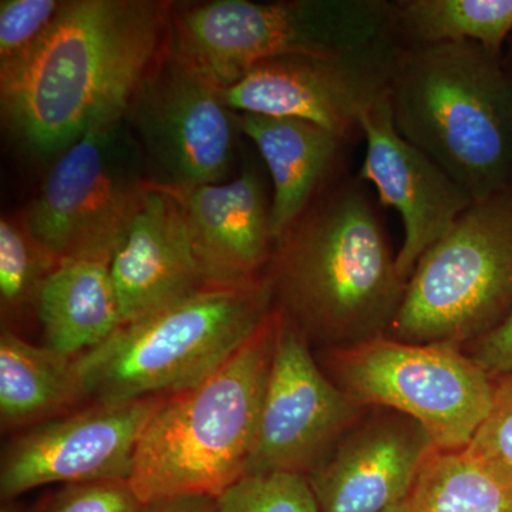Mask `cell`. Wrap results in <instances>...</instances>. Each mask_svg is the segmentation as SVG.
I'll list each match as a JSON object with an SVG mask.
<instances>
[{"instance_id":"6da1fadb","label":"cell","mask_w":512,"mask_h":512,"mask_svg":"<svg viewBox=\"0 0 512 512\" xmlns=\"http://www.w3.org/2000/svg\"><path fill=\"white\" fill-rule=\"evenodd\" d=\"M175 3L69 0L45 35L0 63L2 119L39 156L63 153L94 128L126 119L163 55Z\"/></svg>"},{"instance_id":"7a4b0ae2","label":"cell","mask_w":512,"mask_h":512,"mask_svg":"<svg viewBox=\"0 0 512 512\" xmlns=\"http://www.w3.org/2000/svg\"><path fill=\"white\" fill-rule=\"evenodd\" d=\"M357 178L333 180L278 239L275 308L312 348H350L389 332L407 282L375 201Z\"/></svg>"},{"instance_id":"3957f363","label":"cell","mask_w":512,"mask_h":512,"mask_svg":"<svg viewBox=\"0 0 512 512\" xmlns=\"http://www.w3.org/2000/svg\"><path fill=\"white\" fill-rule=\"evenodd\" d=\"M393 123L474 201L512 183V82L473 42L409 45L390 64Z\"/></svg>"},{"instance_id":"277c9868","label":"cell","mask_w":512,"mask_h":512,"mask_svg":"<svg viewBox=\"0 0 512 512\" xmlns=\"http://www.w3.org/2000/svg\"><path fill=\"white\" fill-rule=\"evenodd\" d=\"M281 313L211 376L171 394L141 434L127 483L141 503L180 494L218 498L247 473Z\"/></svg>"},{"instance_id":"5b68a950","label":"cell","mask_w":512,"mask_h":512,"mask_svg":"<svg viewBox=\"0 0 512 512\" xmlns=\"http://www.w3.org/2000/svg\"><path fill=\"white\" fill-rule=\"evenodd\" d=\"M274 309L266 275L247 285L210 286L121 325L76 357L83 399L119 403L190 389L227 363Z\"/></svg>"},{"instance_id":"8992f818","label":"cell","mask_w":512,"mask_h":512,"mask_svg":"<svg viewBox=\"0 0 512 512\" xmlns=\"http://www.w3.org/2000/svg\"><path fill=\"white\" fill-rule=\"evenodd\" d=\"M393 33V3L380 0H212L174 5L167 47L224 92L266 60L359 55Z\"/></svg>"},{"instance_id":"52a82bcc","label":"cell","mask_w":512,"mask_h":512,"mask_svg":"<svg viewBox=\"0 0 512 512\" xmlns=\"http://www.w3.org/2000/svg\"><path fill=\"white\" fill-rule=\"evenodd\" d=\"M512 315V194L474 202L417 262L386 336L464 346Z\"/></svg>"},{"instance_id":"ba28073f","label":"cell","mask_w":512,"mask_h":512,"mask_svg":"<svg viewBox=\"0 0 512 512\" xmlns=\"http://www.w3.org/2000/svg\"><path fill=\"white\" fill-rule=\"evenodd\" d=\"M316 359L350 399L416 420L437 450H466L493 406L494 377L450 343L382 336Z\"/></svg>"},{"instance_id":"9c48e42d","label":"cell","mask_w":512,"mask_h":512,"mask_svg":"<svg viewBox=\"0 0 512 512\" xmlns=\"http://www.w3.org/2000/svg\"><path fill=\"white\" fill-rule=\"evenodd\" d=\"M126 119L89 131L60 154L22 225L57 262L110 264L154 180Z\"/></svg>"},{"instance_id":"30bf717a","label":"cell","mask_w":512,"mask_h":512,"mask_svg":"<svg viewBox=\"0 0 512 512\" xmlns=\"http://www.w3.org/2000/svg\"><path fill=\"white\" fill-rule=\"evenodd\" d=\"M126 121L157 184L194 188L227 181L241 133L238 113L220 87L168 47L138 86Z\"/></svg>"},{"instance_id":"8fae6325","label":"cell","mask_w":512,"mask_h":512,"mask_svg":"<svg viewBox=\"0 0 512 512\" xmlns=\"http://www.w3.org/2000/svg\"><path fill=\"white\" fill-rule=\"evenodd\" d=\"M279 311V309H278ZM281 313L248 471L311 474L367 407L323 372L311 343Z\"/></svg>"},{"instance_id":"7c38bea8","label":"cell","mask_w":512,"mask_h":512,"mask_svg":"<svg viewBox=\"0 0 512 512\" xmlns=\"http://www.w3.org/2000/svg\"><path fill=\"white\" fill-rule=\"evenodd\" d=\"M167 397L94 403L26 431L3 453L2 500L47 484L128 481L141 434Z\"/></svg>"},{"instance_id":"4fadbf2b","label":"cell","mask_w":512,"mask_h":512,"mask_svg":"<svg viewBox=\"0 0 512 512\" xmlns=\"http://www.w3.org/2000/svg\"><path fill=\"white\" fill-rule=\"evenodd\" d=\"M396 50L266 60L222 94L237 113L305 120L349 141L366 107L387 92Z\"/></svg>"},{"instance_id":"5bb4252c","label":"cell","mask_w":512,"mask_h":512,"mask_svg":"<svg viewBox=\"0 0 512 512\" xmlns=\"http://www.w3.org/2000/svg\"><path fill=\"white\" fill-rule=\"evenodd\" d=\"M359 127L366 141L359 178L375 185L380 202L402 218L397 268L407 282L421 256L476 201L433 158L397 131L387 92L366 107Z\"/></svg>"},{"instance_id":"9a60e30c","label":"cell","mask_w":512,"mask_h":512,"mask_svg":"<svg viewBox=\"0 0 512 512\" xmlns=\"http://www.w3.org/2000/svg\"><path fill=\"white\" fill-rule=\"evenodd\" d=\"M434 450L416 420L367 407L308 474L319 511L386 512L404 503Z\"/></svg>"},{"instance_id":"2e32d148","label":"cell","mask_w":512,"mask_h":512,"mask_svg":"<svg viewBox=\"0 0 512 512\" xmlns=\"http://www.w3.org/2000/svg\"><path fill=\"white\" fill-rule=\"evenodd\" d=\"M165 188L183 207L192 249L208 286L231 288L266 276L276 241L271 200L258 171L242 168L238 177L224 183Z\"/></svg>"},{"instance_id":"e0dca14e","label":"cell","mask_w":512,"mask_h":512,"mask_svg":"<svg viewBox=\"0 0 512 512\" xmlns=\"http://www.w3.org/2000/svg\"><path fill=\"white\" fill-rule=\"evenodd\" d=\"M123 325L210 288L192 249L180 201L154 181L110 262Z\"/></svg>"},{"instance_id":"ac0fdd59","label":"cell","mask_w":512,"mask_h":512,"mask_svg":"<svg viewBox=\"0 0 512 512\" xmlns=\"http://www.w3.org/2000/svg\"><path fill=\"white\" fill-rule=\"evenodd\" d=\"M238 121L271 174V227L278 242L332 183L349 141L305 120L238 113Z\"/></svg>"},{"instance_id":"d6986e66","label":"cell","mask_w":512,"mask_h":512,"mask_svg":"<svg viewBox=\"0 0 512 512\" xmlns=\"http://www.w3.org/2000/svg\"><path fill=\"white\" fill-rule=\"evenodd\" d=\"M35 305L47 348L70 357L97 348L123 325L106 262H60L40 286Z\"/></svg>"},{"instance_id":"ffe728a7","label":"cell","mask_w":512,"mask_h":512,"mask_svg":"<svg viewBox=\"0 0 512 512\" xmlns=\"http://www.w3.org/2000/svg\"><path fill=\"white\" fill-rule=\"evenodd\" d=\"M83 399L76 357L40 348L3 329L0 335V419L3 427L45 419Z\"/></svg>"},{"instance_id":"44dd1931","label":"cell","mask_w":512,"mask_h":512,"mask_svg":"<svg viewBox=\"0 0 512 512\" xmlns=\"http://www.w3.org/2000/svg\"><path fill=\"white\" fill-rule=\"evenodd\" d=\"M393 16L409 45L473 42L500 56L512 32V0H400Z\"/></svg>"},{"instance_id":"7402d4cb","label":"cell","mask_w":512,"mask_h":512,"mask_svg":"<svg viewBox=\"0 0 512 512\" xmlns=\"http://www.w3.org/2000/svg\"><path fill=\"white\" fill-rule=\"evenodd\" d=\"M407 512H512V485L494 477L466 450H434L427 458Z\"/></svg>"},{"instance_id":"603a6c76","label":"cell","mask_w":512,"mask_h":512,"mask_svg":"<svg viewBox=\"0 0 512 512\" xmlns=\"http://www.w3.org/2000/svg\"><path fill=\"white\" fill-rule=\"evenodd\" d=\"M57 262L30 237L22 222L0 221V301L5 309L36 303L37 293Z\"/></svg>"},{"instance_id":"cb8c5ba5","label":"cell","mask_w":512,"mask_h":512,"mask_svg":"<svg viewBox=\"0 0 512 512\" xmlns=\"http://www.w3.org/2000/svg\"><path fill=\"white\" fill-rule=\"evenodd\" d=\"M217 512H320L305 474L248 471L217 498Z\"/></svg>"},{"instance_id":"d4e9b609","label":"cell","mask_w":512,"mask_h":512,"mask_svg":"<svg viewBox=\"0 0 512 512\" xmlns=\"http://www.w3.org/2000/svg\"><path fill=\"white\" fill-rule=\"evenodd\" d=\"M468 456L505 484L512 485V375L494 377V399Z\"/></svg>"},{"instance_id":"484cf974","label":"cell","mask_w":512,"mask_h":512,"mask_svg":"<svg viewBox=\"0 0 512 512\" xmlns=\"http://www.w3.org/2000/svg\"><path fill=\"white\" fill-rule=\"evenodd\" d=\"M63 2L57 0H2L0 2V63L35 45L57 13Z\"/></svg>"},{"instance_id":"4316f807","label":"cell","mask_w":512,"mask_h":512,"mask_svg":"<svg viewBox=\"0 0 512 512\" xmlns=\"http://www.w3.org/2000/svg\"><path fill=\"white\" fill-rule=\"evenodd\" d=\"M143 503L127 481L64 485L45 512H141Z\"/></svg>"},{"instance_id":"83f0119b","label":"cell","mask_w":512,"mask_h":512,"mask_svg":"<svg viewBox=\"0 0 512 512\" xmlns=\"http://www.w3.org/2000/svg\"><path fill=\"white\" fill-rule=\"evenodd\" d=\"M463 350L488 375H512V315L487 335L468 343Z\"/></svg>"},{"instance_id":"f1b7e54d","label":"cell","mask_w":512,"mask_h":512,"mask_svg":"<svg viewBox=\"0 0 512 512\" xmlns=\"http://www.w3.org/2000/svg\"><path fill=\"white\" fill-rule=\"evenodd\" d=\"M141 512H217V498L202 494H180L143 504Z\"/></svg>"},{"instance_id":"f546056e","label":"cell","mask_w":512,"mask_h":512,"mask_svg":"<svg viewBox=\"0 0 512 512\" xmlns=\"http://www.w3.org/2000/svg\"><path fill=\"white\" fill-rule=\"evenodd\" d=\"M47 503H49V498H45V500L39 501V503L33 505V507L26 512H45Z\"/></svg>"},{"instance_id":"4dcf8cb0","label":"cell","mask_w":512,"mask_h":512,"mask_svg":"<svg viewBox=\"0 0 512 512\" xmlns=\"http://www.w3.org/2000/svg\"><path fill=\"white\" fill-rule=\"evenodd\" d=\"M386 512H407L406 501L402 504L394 505V507L390 508V510H387Z\"/></svg>"},{"instance_id":"1f68e13d","label":"cell","mask_w":512,"mask_h":512,"mask_svg":"<svg viewBox=\"0 0 512 512\" xmlns=\"http://www.w3.org/2000/svg\"><path fill=\"white\" fill-rule=\"evenodd\" d=\"M510 191H511V194H512V183H511V185H510Z\"/></svg>"}]
</instances>
